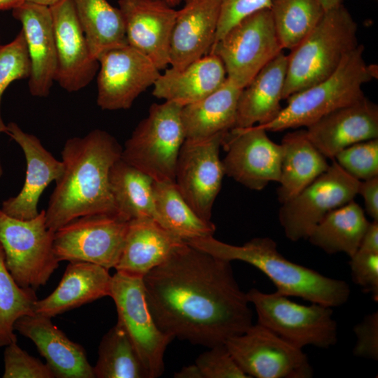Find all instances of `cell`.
I'll use <instances>...</instances> for the list:
<instances>
[{
  "mask_svg": "<svg viewBox=\"0 0 378 378\" xmlns=\"http://www.w3.org/2000/svg\"><path fill=\"white\" fill-rule=\"evenodd\" d=\"M6 127V134L22 148L27 167L21 190L4 200L1 209L16 218L31 219L39 213L38 204L45 189L62 174L63 163L44 148L38 137L24 132L17 123L11 122Z\"/></svg>",
  "mask_w": 378,
  "mask_h": 378,
  "instance_id": "obj_19",
  "label": "cell"
},
{
  "mask_svg": "<svg viewBox=\"0 0 378 378\" xmlns=\"http://www.w3.org/2000/svg\"><path fill=\"white\" fill-rule=\"evenodd\" d=\"M358 249L378 253V221L372 220V222H370Z\"/></svg>",
  "mask_w": 378,
  "mask_h": 378,
  "instance_id": "obj_45",
  "label": "cell"
},
{
  "mask_svg": "<svg viewBox=\"0 0 378 378\" xmlns=\"http://www.w3.org/2000/svg\"><path fill=\"white\" fill-rule=\"evenodd\" d=\"M98 61L97 104L102 110L130 108L161 74L146 56L128 44L107 50Z\"/></svg>",
  "mask_w": 378,
  "mask_h": 378,
  "instance_id": "obj_16",
  "label": "cell"
},
{
  "mask_svg": "<svg viewBox=\"0 0 378 378\" xmlns=\"http://www.w3.org/2000/svg\"><path fill=\"white\" fill-rule=\"evenodd\" d=\"M176 378H202L200 369L196 364L183 368L179 372L175 373Z\"/></svg>",
  "mask_w": 378,
  "mask_h": 378,
  "instance_id": "obj_46",
  "label": "cell"
},
{
  "mask_svg": "<svg viewBox=\"0 0 378 378\" xmlns=\"http://www.w3.org/2000/svg\"><path fill=\"white\" fill-rule=\"evenodd\" d=\"M225 132L202 139H185L176 164L178 190L195 213L206 221H211L225 175L219 152Z\"/></svg>",
  "mask_w": 378,
  "mask_h": 378,
  "instance_id": "obj_14",
  "label": "cell"
},
{
  "mask_svg": "<svg viewBox=\"0 0 378 378\" xmlns=\"http://www.w3.org/2000/svg\"><path fill=\"white\" fill-rule=\"evenodd\" d=\"M266 132L258 125L234 127L223 139L221 146L227 152L222 160L225 174L251 190H261L279 180L282 147Z\"/></svg>",
  "mask_w": 378,
  "mask_h": 378,
  "instance_id": "obj_15",
  "label": "cell"
},
{
  "mask_svg": "<svg viewBox=\"0 0 378 378\" xmlns=\"http://www.w3.org/2000/svg\"><path fill=\"white\" fill-rule=\"evenodd\" d=\"M15 330L30 339L57 378H95L83 347L69 340L51 321L34 314L19 318Z\"/></svg>",
  "mask_w": 378,
  "mask_h": 378,
  "instance_id": "obj_23",
  "label": "cell"
},
{
  "mask_svg": "<svg viewBox=\"0 0 378 378\" xmlns=\"http://www.w3.org/2000/svg\"><path fill=\"white\" fill-rule=\"evenodd\" d=\"M370 222L353 200L330 211L307 239L329 254L344 253L351 257L358 249Z\"/></svg>",
  "mask_w": 378,
  "mask_h": 378,
  "instance_id": "obj_30",
  "label": "cell"
},
{
  "mask_svg": "<svg viewBox=\"0 0 378 378\" xmlns=\"http://www.w3.org/2000/svg\"><path fill=\"white\" fill-rule=\"evenodd\" d=\"M92 55L127 44L124 18L106 0H72Z\"/></svg>",
  "mask_w": 378,
  "mask_h": 378,
  "instance_id": "obj_31",
  "label": "cell"
},
{
  "mask_svg": "<svg viewBox=\"0 0 378 378\" xmlns=\"http://www.w3.org/2000/svg\"><path fill=\"white\" fill-rule=\"evenodd\" d=\"M24 1V0H0V10L13 9Z\"/></svg>",
  "mask_w": 378,
  "mask_h": 378,
  "instance_id": "obj_47",
  "label": "cell"
},
{
  "mask_svg": "<svg viewBox=\"0 0 378 378\" xmlns=\"http://www.w3.org/2000/svg\"><path fill=\"white\" fill-rule=\"evenodd\" d=\"M186 242L215 257L254 266L274 284L276 292L285 296L332 308L343 305L349 298L350 287L346 281L288 260L270 237L253 238L241 246L220 241L213 236Z\"/></svg>",
  "mask_w": 378,
  "mask_h": 378,
  "instance_id": "obj_3",
  "label": "cell"
},
{
  "mask_svg": "<svg viewBox=\"0 0 378 378\" xmlns=\"http://www.w3.org/2000/svg\"><path fill=\"white\" fill-rule=\"evenodd\" d=\"M185 242L153 218L132 219L115 269L116 272L143 278Z\"/></svg>",
  "mask_w": 378,
  "mask_h": 378,
  "instance_id": "obj_25",
  "label": "cell"
},
{
  "mask_svg": "<svg viewBox=\"0 0 378 378\" xmlns=\"http://www.w3.org/2000/svg\"><path fill=\"white\" fill-rule=\"evenodd\" d=\"M147 303L164 333L209 348L253 325L249 301L231 262L186 242L144 277Z\"/></svg>",
  "mask_w": 378,
  "mask_h": 378,
  "instance_id": "obj_1",
  "label": "cell"
},
{
  "mask_svg": "<svg viewBox=\"0 0 378 378\" xmlns=\"http://www.w3.org/2000/svg\"><path fill=\"white\" fill-rule=\"evenodd\" d=\"M182 106L165 101L153 104L122 148L121 158L154 181H175L178 153L186 136Z\"/></svg>",
  "mask_w": 378,
  "mask_h": 378,
  "instance_id": "obj_6",
  "label": "cell"
},
{
  "mask_svg": "<svg viewBox=\"0 0 378 378\" xmlns=\"http://www.w3.org/2000/svg\"><path fill=\"white\" fill-rule=\"evenodd\" d=\"M247 298L256 312L258 322L293 345L328 349L337 342V325L332 307L316 303L298 304L275 291L251 288Z\"/></svg>",
  "mask_w": 378,
  "mask_h": 378,
  "instance_id": "obj_7",
  "label": "cell"
},
{
  "mask_svg": "<svg viewBox=\"0 0 378 378\" xmlns=\"http://www.w3.org/2000/svg\"><path fill=\"white\" fill-rule=\"evenodd\" d=\"M358 26L346 7L325 11L311 32L288 55L282 99L331 76L358 46Z\"/></svg>",
  "mask_w": 378,
  "mask_h": 378,
  "instance_id": "obj_4",
  "label": "cell"
},
{
  "mask_svg": "<svg viewBox=\"0 0 378 378\" xmlns=\"http://www.w3.org/2000/svg\"><path fill=\"white\" fill-rule=\"evenodd\" d=\"M359 183L360 181L332 160L325 172L296 196L282 203L279 220L286 237L292 241L307 239L330 211L354 199Z\"/></svg>",
  "mask_w": 378,
  "mask_h": 378,
  "instance_id": "obj_13",
  "label": "cell"
},
{
  "mask_svg": "<svg viewBox=\"0 0 378 378\" xmlns=\"http://www.w3.org/2000/svg\"><path fill=\"white\" fill-rule=\"evenodd\" d=\"M280 144L282 159L277 197L282 204L296 196L325 172L330 164L310 141L306 130L286 134Z\"/></svg>",
  "mask_w": 378,
  "mask_h": 378,
  "instance_id": "obj_28",
  "label": "cell"
},
{
  "mask_svg": "<svg viewBox=\"0 0 378 378\" xmlns=\"http://www.w3.org/2000/svg\"><path fill=\"white\" fill-rule=\"evenodd\" d=\"M157 1H161L172 8H174L175 6L180 4L181 1H183V0H157Z\"/></svg>",
  "mask_w": 378,
  "mask_h": 378,
  "instance_id": "obj_50",
  "label": "cell"
},
{
  "mask_svg": "<svg viewBox=\"0 0 378 378\" xmlns=\"http://www.w3.org/2000/svg\"><path fill=\"white\" fill-rule=\"evenodd\" d=\"M129 221L118 214L78 217L55 232L53 248L61 262H87L108 270L121 256Z\"/></svg>",
  "mask_w": 378,
  "mask_h": 378,
  "instance_id": "obj_12",
  "label": "cell"
},
{
  "mask_svg": "<svg viewBox=\"0 0 378 378\" xmlns=\"http://www.w3.org/2000/svg\"><path fill=\"white\" fill-rule=\"evenodd\" d=\"M50 8L57 55L55 81L69 92L79 91L97 74L99 61L90 52L73 1L60 0Z\"/></svg>",
  "mask_w": 378,
  "mask_h": 378,
  "instance_id": "obj_17",
  "label": "cell"
},
{
  "mask_svg": "<svg viewBox=\"0 0 378 378\" xmlns=\"http://www.w3.org/2000/svg\"><path fill=\"white\" fill-rule=\"evenodd\" d=\"M283 50L270 8L255 12L233 25L211 46L227 78L243 89Z\"/></svg>",
  "mask_w": 378,
  "mask_h": 378,
  "instance_id": "obj_9",
  "label": "cell"
},
{
  "mask_svg": "<svg viewBox=\"0 0 378 378\" xmlns=\"http://www.w3.org/2000/svg\"><path fill=\"white\" fill-rule=\"evenodd\" d=\"M22 24L30 61L29 90L34 97H46L55 81L57 55L50 7L24 1L12 9Z\"/></svg>",
  "mask_w": 378,
  "mask_h": 378,
  "instance_id": "obj_21",
  "label": "cell"
},
{
  "mask_svg": "<svg viewBox=\"0 0 378 378\" xmlns=\"http://www.w3.org/2000/svg\"><path fill=\"white\" fill-rule=\"evenodd\" d=\"M2 175H3V167H2L1 160H0V178L1 177Z\"/></svg>",
  "mask_w": 378,
  "mask_h": 378,
  "instance_id": "obj_51",
  "label": "cell"
},
{
  "mask_svg": "<svg viewBox=\"0 0 378 378\" xmlns=\"http://www.w3.org/2000/svg\"><path fill=\"white\" fill-rule=\"evenodd\" d=\"M153 179L119 158L109 172V186L118 214L126 220L150 218L155 220Z\"/></svg>",
  "mask_w": 378,
  "mask_h": 378,
  "instance_id": "obj_32",
  "label": "cell"
},
{
  "mask_svg": "<svg viewBox=\"0 0 378 378\" xmlns=\"http://www.w3.org/2000/svg\"><path fill=\"white\" fill-rule=\"evenodd\" d=\"M186 1V0H183V1Z\"/></svg>",
  "mask_w": 378,
  "mask_h": 378,
  "instance_id": "obj_52",
  "label": "cell"
},
{
  "mask_svg": "<svg viewBox=\"0 0 378 378\" xmlns=\"http://www.w3.org/2000/svg\"><path fill=\"white\" fill-rule=\"evenodd\" d=\"M127 42L160 71L169 65L170 41L177 10L157 0H119Z\"/></svg>",
  "mask_w": 378,
  "mask_h": 378,
  "instance_id": "obj_18",
  "label": "cell"
},
{
  "mask_svg": "<svg viewBox=\"0 0 378 378\" xmlns=\"http://www.w3.org/2000/svg\"><path fill=\"white\" fill-rule=\"evenodd\" d=\"M177 10L170 41L169 64L181 70L209 53L217 31L220 0H186Z\"/></svg>",
  "mask_w": 378,
  "mask_h": 378,
  "instance_id": "obj_22",
  "label": "cell"
},
{
  "mask_svg": "<svg viewBox=\"0 0 378 378\" xmlns=\"http://www.w3.org/2000/svg\"><path fill=\"white\" fill-rule=\"evenodd\" d=\"M271 2L272 0H220L219 20L214 43L243 18L270 8Z\"/></svg>",
  "mask_w": 378,
  "mask_h": 378,
  "instance_id": "obj_42",
  "label": "cell"
},
{
  "mask_svg": "<svg viewBox=\"0 0 378 378\" xmlns=\"http://www.w3.org/2000/svg\"><path fill=\"white\" fill-rule=\"evenodd\" d=\"M349 265L352 281L378 302V253L358 250Z\"/></svg>",
  "mask_w": 378,
  "mask_h": 378,
  "instance_id": "obj_41",
  "label": "cell"
},
{
  "mask_svg": "<svg viewBox=\"0 0 378 378\" xmlns=\"http://www.w3.org/2000/svg\"><path fill=\"white\" fill-rule=\"evenodd\" d=\"M209 349L195 361L202 378H249L237 365L225 344Z\"/></svg>",
  "mask_w": 378,
  "mask_h": 378,
  "instance_id": "obj_40",
  "label": "cell"
},
{
  "mask_svg": "<svg viewBox=\"0 0 378 378\" xmlns=\"http://www.w3.org/2000/svg\"><path fill=\"white\" fill-rule=\"evenodd\" d=\"M343 0H318L325 11L336 8L342 4Z\"/></svg>",
  "mask_w": 378,
  "mask_h": 378,
  "instance_id": "obj_48",
  "label": "cell"
},
{
  "mask_svg": "<svg viewBox=\"0 0 378 378\" xmlns=\"http://www.w3.org/2000/svg\"><path fill=\"white\" fill-rule=\"evenodd\" d=\"M30 74V61L22 30L9 43L0 45V134L7 127L1 114V102L8 86L16 80L27 78Z\"/></svg>",
  "mask_w": 378,
  "mask_h": 378,
  "instance_id": "obj_37",
  "label": "cell"
},
{
  "mask_svg": "<svg viewBox=\"0 0 378 378\" xmlns=\"http://www.w3.org/2000/svg\"><path fill=\"white\" fill-rule=\"evenodd\" d=\"M3 378H55L49 366L30 356L17 342L5 346Z\"/></svg>",
  "mask_w": 378,
  "mask_h": 378,
  "instance_id": "obj_39",
  "label": "cell"
},
{
  "mask_svg": "<svg viewBox=\"0 0 378 378\" xmlns=\"http://www.w3.org/2000/svg\"><path fill=\"white\" fill-rule=\"evenodd\" d=\"M122 150L113 136L99 129L66 141L62 150L63 172L45 210L48 228L55 232L86 215L118 214L109 172Z\"/></svg>",
  "mask_w": 378,
  "mask_h": 378,
  "instance_id": "obj_2",
  "label": "cell"
},
{
  "mask_svg": "<svg viewBox=\"0 0 378 378\" xmlns=\"http://www.w3.org/2000/svg\"><path fill=\"white\" fill-rule=\"evenodd\" d=\"M155 220L185 241L213 236L216 227L199 217L172 181L153 184Z\"/></svg>",
  "mask_w": 378,
  "mask_h": 378,
  "instance_id": "obj_33",
  "label": "cell"
},
{
  "mask_svg": "<svg viewBox=\"0 0 378 378\" xmlns=\"http://www.w3.org/2000/svg\"><path fill=\"white\" fill-rule=\"evenodd\" d=\"M54 236L55 231L46 225L45 210L22 220L0 209V244L6 265L20 286L35 290L45 286L59 267Z\"/></svg>",
  "mask_w": 378,
  "mask_h": 378,
  "instance_id": "obj_8",
  "label": "cell"
},
{
  "mask_svg": "<svg viewBox=\"0 0 378 378\" xmlns=\"http://www.w3.org/2000/svg\"><path fill=\"white\" fill-rule=\"evenodd\" d=\"M358 194L364 200L367 214L378 221V176L360 181Z\"/></svg>",
  "mask_w": 378,
  "mask_h": 378,
  "instance_id": "obj_44",
  "label": "cell"
},
{
  "mask_svg": "<svg viewBox=\"0 0 378 378\" xmlns=\"http://www.w3.org/2000/svg\"><path fill=\"white\" fill-rule=\"evenodd\" d=\"M38 300L34 289L22 288L14 280L0 244V347L17 342L14 324L21 316L34 314Z\"/></svg>",
  "mask_w": 378,
  "mask_h": 378,
  "instance_id": "obj_36",
  "label": "cell"
},
{
  "mask_svg": "<svg viewBox=\"0 0 378 378\" xmlns=\"http://www.w3.org/2000/svg\"><path fill=\"white\" fill-rule=\"evenodd\" d=\"M333 160L360 181L378 176V139L352 144L339 152Z\"/></svg>",
  "mask_w": 378,
  "mask_h": 378,
  "instance_id": "obj_38",
  "label": "cell"
},
{
  "mask_svg": "<svg viewBox=\"0 0 378 378\" xmlns=\"http://www.w3.org/2000/svg\"><path fill=\"white\" fill-rule=\"evenodd\" d=\"M306 132L313 145L333 160L352 144L378 139V107L364 97L322 117L308 126Z\"/></svg>",
  "mask_w": 378,
  "mask_h": 378,
  "instance_id": "obj_20",
  "label": "cell"
},
{
  "mask_svg": "<svg viewBox=\"0 0 378 378\" xmlns=\"http://www.w3.org/2000/svg\"><path fill=\"white\" fill-rule=\"evenodd\" d=\"M227 78L222 61L207 53L183 69H165L155 82L152 94L182 106L202 99L218 89Z\"/></svg>",
  "mask_w": 378,
  "mask_h": 378,
  "instance_id": "obj_27",
  "label": "cell"
},
{
  "mask_svg": "<svg viewBox=\"0 0 378 378\" xmlns=\"http://www.w3.org/2000/svg\"><path fill=\"white\" fill-rule=\"evenodd\" d=\"M227 78L216 91L181 108L186 139L211 137L234 127L238 99L241 92Z\"/></svg>",
  "mask_w": 378,
  "mask_h": 378,
  "instance_id": "obj_29",
  "label": "cell"
},
{
  "mask_svg": "<svg viewBox=\"0 0 378 378\" xmlns=\"http://www.w3.org/2000/svg\"><path fill=\"white\" fill-rule=\"evenodd\" d=\"M361 44L349 52L325 80L288 97L287 106L272 121L258 127L270 132L308 127L329 113L363 97L362 86L377 76L368 65Z\"/></svg>",
  "mask_w": 378,
  "mask_h": 378,
  "instance_id": "obj_5",
  "label": "cell"
},
{
  "mask_svg": "<svg viewBox=\"0 0 378 378\" xmlns=\"http://www.w3.org/2000/svg\"><path fill=\"white\" fill-rule=\"evenodd\" d=\"M93 370L97 378H148L130 337L118 322L103 336Z\"/></svg>",
  "mask_w": 378,
  "mask_h": 378,
  "instance_id": "obj_34",
  "label": "cell"
},
{
  "mask_svg": "<svg viewBox=\"0 0 378 378\" xmlns=\"http://www.w3.org/2000/svg\"><path fill=\"white\" fill-rule=\"evenodd\" d=\"M111 297L118 321L130 337L148 378L164 372V354L174 338L160 330L149 310L143 278L120 272L112 276Z\"/></svg>",
  "mask_w": 378,
  "mask_h": 378,
  "instance_id": "obj_10",
  "label": "cell"
},
{
  "mask_svg": "<svg viewBox=\"0 0 378 378\" xmlns=\"http://www.w3.org/2000/svg\"><path fill=\"white\" fill-rule=\"evenodd\" d=\"M241 370L255 378H311L314 370L307 355L257 323L225 343Z\"/></svg>",
  "mask_w": 378,
  "mask_h": 378,
  "instance_id": "obj_11",
  "label": "cell"
},
{
  "mask_svg": "<svg viewBox=\"0 0 378 378\" xmlns=\"http://www.w3.org/2000/svg\"><path fill=\"white\" fill-rule=\"evenodd\" d=\"M356 342L353 349L354 356L378 360V312L367 314L354 327Z\"/></svg>",
  "mask_w": 378,
  "mask_h": 378,
  "instance_id": "obj_43",
  "label": "cell"
},
{
  "mask_svg": "<svg viewBox=\"0 0 378 378\" xmlns=\"http://www.w3.org/2000/svg\"><path fill=\"white\" fill-rule=\"evenodd\" d=\"M283 49H293L316 27L325 10L318 0H272L270 8Z\"/></svg>",
  "mask_w": 378,
  "mask_h": 378,
  "instance_id": "obj_35",
  "label": "cell"
},
{
  "mask_svg": "<svg viewBox=\"0 0 378 378\" xmlns=\"http://www.w3.org/2000/svg\"><path fill=\"white\" fill-rule=\"evenodd\" d=\"M108 270L87 262H69L57 287L34 307L35 314L52 318L106 296L111 297Z\"/></svg>",
  "mask_w": 378,
  "mask_h": 378,
  "instance_id": "obj_24",
  "label": "cell"
},
{
  "mask_svg": "<svg viewBox=\"0 0 378 378\" xmlns=\"http://www.w3.org/2000/svg\"><path fill=\"white\" fill-rule=\"evenodd\" d=\"M287 64L288 55L282 50L241 90L234 127L262 125L278 115L282 109L280 102Z\"/></svg>",
  "mask_w": 378,
  "mask_h": 378,
  "instance_id": "obj_26",
  "label": "cell"
},
{
  "mask_svg": "<svg viewBox=\"0 0 378 378\" xmlns=\"http://www.w3.org/2000/svg\"><path fill=\"white\" fill-rule=\"evenodd\" d=\"M24 1L50 7L55 5V4H57L60 0H24Z\"/></svg>",
  "mask_w": 378,
  "mask_h": 378,
  "instance_id": "obj_49",
  "label": "cell"
}]
</instances>
